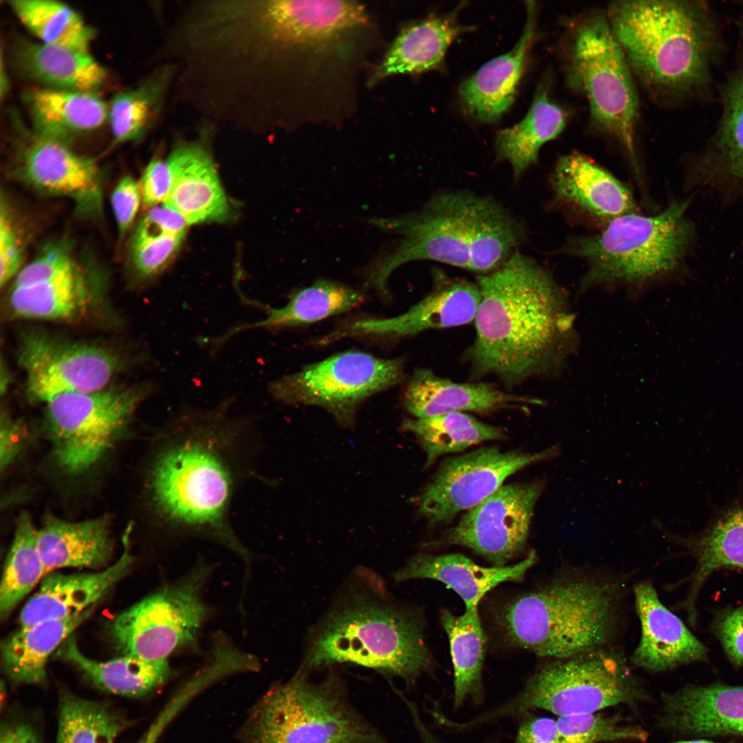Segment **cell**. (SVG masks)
I'll list each match as a JSON object with an SVG mask.
<instances>
[{
	"label": "cell",
	"mask_w": 743,
	"mask_h": 743,
	"mask_svg": "<svg viewBox=\"0 0 743 743\" xmlns=\"http://www.w3.org/2000/svg\"><path fill=\"white\" fill-rule=\"evenodd\" d=\"M232 398L210 409L186 407L171 418L153 461V508L171 533L225 546L248 562L252 554L230 520L231 502L246 471L251 423L230 413Z\"/></svg>",
	"instance_id": "cell-1"
},
{
	"label": "cell",
	"mask_w": 743,
	"mask_h": 743,
	"mask_svg": "<svg viewBox=\"0 0 743 743\" xmlns=\"http://www.w3.org/2000/svg\"><path fill=\"white\" fill-rule=\"evenodd\" d=\"M477 285L476 336L467 356L473 375L512 386L561 374L578 335L566 292L549 272L517 250Z\"/></svg>",
	"instance_id": "cell-2"
},
{
	"label": "cell",
	"mask_w": 743,
	"mask_h": 743,
	"mask_svg": "<svg viewBox=\"0 0 743 743\" xmlns=\"http://www.w3.org/2000/svg\"><path fill=\"white\" fill-rule=\"evenodd\" d=\"M372 222L402 237L365 270V286L383 295L402 264L431 260L484 274L502 265L525 237L522 223L500 203L468 191L441 193L417 211Z\"/></svg>",
	"instance_id": "cell-3"
},
{
	"label": "cell",
	"mask_w": 743,
	"mask_h": 743,
	"mask_svg": "<svg viewBox=\"0 0 743 743\" xmlns=\"http://www.w3.org/2000/svg\"><path fill=\"white\" fill-rule=\"evenodd\" d=\"M301 669L352 663L411 682L433 666L423 625L369 572L352 577L310 634Z\"/></svg>",
	"instance_id": "cell-4"
},
{
	"label": "cell",
	"mask_w": 743,
	"mask_h": 743,
	"mask_svg": "<svg viewBox=\"0 0 743 743\" xmlns=\"http://www.w3.org/2000/svg\"><path fill=\"white\" fill-rule=\"evenodd\" d=\"M620 594L611 580L560 578L506 601L493 618L510 646L563 658L604 648L616 630Z\"/></svg>",
	"instance_id": "cell-5"
},
{
	"label": "cell",
	"mask_w": 743,
	"mask_h": 743,
	"mask_svg": "<svg viewBox=\"0 0 743 743\" xmlns=\"http://www.w3.org/2000/svg\"><path fill=\"white\" fill-rule=\"evenodd\" d=\"M605 16L632 74L651 91L682 92L705 78L708 38L693 6L619 1L608 6Z\"/></svg>",
	"instance_id": "cell-6"
},
{
	"label": "cell",
	"mask_w": 743,
	"mask_h": 743,
	"mask_svg": "<svg viewBox=\"0 0 743 743\" xmlns=\"http://www.w3.org/2000/svg\"><path fill=\"white\" fill-rule=\"evenodd\" d=\"M687 202L662 213L620 216L593 235L579 237L567 252L588 265L580 292L594 286H623L636 292L671 275L679 267L690 237L685 218Z\"/></svg>",
	"instance_id": "cell-7"
},
{
	"label": "cell",
	"mask_w": 743,
	"mask_h": 743,
	"mask_svg": "<svg viewBox=\"0 0 743 743\" xmlns=\"http://www.w3.org/2000/svg\"><path fill=\"white\" fill-rule=\"evenodd\" d=\"M650 700L620 654L604 648L551 659L531 676L511 699L477 716L475 727L542 709L556 715L599 712L621 704L632 709Z\"/></svg>",
	"instance_id": "cell-8"
},
{
	"label": "cell",
	"mask_w": 743,
	"mask_h": 743,
	"mask_svg": "<svg viewBox=\"0 0 743 743\" xmlns=\"http://www.w3.org/2000/svg\"><path fill=\"white\" fill-rule=\"evenodd\" d=\"M300 669L274 686L255 709V743H385L351 704L340 677L314 682Z\"/></svg>",
	"instance_id": "cell-9"
},
{
	"label": "cell",
	"mask_w": 743,
	"mask_h": 743,
	"mask_svg": "<svg viewBox=\"0 0 743 743\" xmlns=\"http://www.w3.org/2000/svg\"><path fill=\"white\" fill-rule=\"evenodd\" d=\"M565 72L569 87L587 101L594 126L621 145L636 169L638 98L633 74L606 16L589 14L572 28Z\"/></svg>",
	"instance_id": "cell-10"
},
{
	"label": "cell",
	"mask_w": 743,
	"mask_h": 743,
	"mask_svg": "<svg viewBox=\"0 0 743 743\" xmlns=\"http://www.w3.org/2000/svg\"><path fill=\"white\" fill-rule=\"evenodd\" d=\"M211 570L199 562L182 578L118 614L109 632L122 655L168 660L175 652L195 645L208 613L202 592Z\"/></svg>",
	"instance_id": "cell-11"
},
{
	"label": "cell",
	"mask_w": 743,
	"mask_h": 743,
	"mask_svg": "<svg viewBox=\"0 0 743 743\" xmlns=\"http://www.w3.org/2000/svg\"><path fill=\"white\" fill-rule=\"evenodd\" d=\"M150 391L148 385L125 389L105 387L63 394L48 400L47 424L58 466L71 474L91 467Z\"/></svg>",
	"instance_id": "cell-12"
},
{
	"label": "cell",
	"mask_w": 743,
	"mask_h": 743,
	"mask_svg": "<svg viewBox=\"0 0 743 743\" xmlns=\"http://www.w3.org/2000/svg\"><path fill=\"white\" fill-rule=\"evenodd\" d=\"M401 358L385 359L360 351H346L303 367L271 382L270 394L291 405H315L343 425L353 422L358 405L369 396L399 383Z\"/></svg>",
	"instance_id": "cell-13"
},
{
	"label": "cell",
	"mask_w": 743,
	"mask_h": 743,
	"mask_svg": "<svg viewBox=\"0 0 743 743\" xmlns=\"http://www.w3.org/2000/svg\"><path fill=\"white\" fill-rule=\"evenodd\" d=\"M559 451L557 445L538 453L482 447L447 458L418 497V510L431 525L451 521L494 493L515 472Z\"/></svg>",
	"instance_id": "cell-14"
},
{
	"label": "cell",
	"mask_w": 743,
	"mask_h": 743,
	"mask_svg": "<svg viewBox=\"0 0 743 743\" xmlns=\"http://www.w3.org/2000/svg\"><path fill=\"white\" fill-rule=\"evenodd\" d=\"M540 481L503 485L464 514L438 544L468 548L493 566L502 567L525 548Z\"/></svg>",
	"instance_id": "cell-15"
},
{
	"label": "cell",
	"mask_w": 743,
	"mask_h": 743,
	"mask_svg": "<svg viewBox=\"0 0 743 743\" xmlns=\"http://www.w3.org/2000/svg\"><path fill=\"white\" fill-rule=\"evenodd\" d=\"M19 359L29 396L45 403L61 394L105 388L118 367L116 357L103 348L38 332L25 336Z\"/></svg>",
	"instance_id": "cell-16"
},
{
	"label": "cell",
	"mask_w": 743,
	"mask_h": 743,
	"mask_svg": "<svg viewBox=\"0 0 743 743\" xmlns=\"http://www.w3.org/2000/svg\"><path fill=\"white\" fill-rule=\"evenodd\" d=\"M656 724L678 734L743 736V686L687 685L660 693Z\"/></svg>",
	"instance_id": "cell-17"
},
{
	"label": "cell",
	"mask_w": 743,
	"mask_h": 743,
	"mask_svg": "<svg viewBox=\"0 0 743 743\" xmlns=\"http://www.w3.org/2000/svg\"><path fill=\"white\" fill-rule=\"evenodd\" d=\"M21 173L34 189L70 198L87 215L102 206V177L96 162L77 154L63 141L39 136L25 151Z\"/></svg>",
	"instance_id": "cell-18"
},
{
	"label": "cell",
	"mask_w": 743,
	"mask_h": 743,
	"mask_svg": "<svg viewBox=\"0 0 743 743\" xmlns=\"http://www.w3.org/2000/svg\"><path fill=\"white\" fill-rule=\"evenodd\" d=\"M634 596L640 622V641L632 662L651 673L708 660V649L660 601L650 582L636 585Z\"/></svg>",
	"instance_id": "cell-19"
},
{
	"label": "cell",
	"mask_w": 743,
	"mask_h": 743,
	"mask_svg": "<svg viewBox=\"0 0 743 743\" xmlns=\"http://www.w3.org/2000/svg\"><path fill=\"white\" fill-rule=\"evenodd\" d=\"M166 160L171 186L164 206L180 215L187 224L228 217V200L213 160L202 142H178Z\"/></svg>",
	"instance_id": "cell-20"
},
{
	"label": "cell",
	"mask_w": 743,
	"mask_h": 743,
	"mask_svg": "<svg viewBox=\"0 0 743 743\" xmlns=\"http://www.w3.org/2000/svg\"><path fill=\"white\" fill-rule=\"evenodd\" d=\"M526 8V23L513 49L486 63L460 87L464 109L477 120H497L515 100L536 32L537 6L529 1Z\"/></svg>",
	"instance_id": "cell-21"
},
{
	"label": "cell",
	"mask_w": 743,
	"mask_h": 743,
	"mask_svg": "<svg viewBox=\"0 0 743 743\" xmlns=\"http://www.w3.org/2000/svg\"><path fill=\"white\" fill-rule=\"evenodd\" d=\"M665 535L682 546L693 557L696 567L682 583L688 592L678 607L687 615L689 623L697 622L696 605L702 588L709 577L724 568L743 569V504L731 506L719 513L699 533L681 537L655 524Z\"/></svg>",
	"instance_id": "cell-22"
},
{
	"label": "cell",
	"mask_w": 743,
	"mask_h": 743,
	"mask_svg": "<svg viewBox=\"0 0 743 743\" xmlns=\"http://www.w3.org/2000/svg\"><path fill=\"white\" fill-rule=\"evenodd\" d=\"M556 200L607 224L636 212L629 190L609 172L579 153L562 156L552 173Z\"/></svg>",
	"instance_id": "cell-23"
},
{
	"label": "cell",
	"mask_w": 743,
	"mask_h": 743,
	"mask_svg": "<svg viewBox=\"0 0 743 743\" xmlns=\"http://www.w3.org/2000/svg\"><path fill=\"white\" fill-rule=\"evenodd\" d=\"M481 299L479 286L451 281L434 289L405 313L384 319L360 320L348 332L387 337L413 336L427 330L462 325L475 319Z\"/></svg>",
	"instance_id": "cell-24"
},
{
	"label": "cell",
	"mask_w": 743,
	"mask_h": 743,
	"mask_svg": "<svg viewBox=\"0 0 743 743\" xmlns=\"http://www.w3.org/2000/svg\"><path fill=\"white\" fill-rule=\"evenodd\" d=\"M133 563L128 546L113 564L91 573L63 574L50 572L40 582L39 590L21 610V627L78 615L95 605L122 579Z\"/></svg>",
	"instance_id": "cell-25"
},
{
	"label": "cell",
	"mask_w": 743,
	"mask_h": 743,
	"mask_svg": "<svg viewBox=\"0 0 743 743\" xmlns=\"http://www.w3.org/2000/svg\"><path fill=\"white\" fill-rule=\"evenodd\" d=\"M535 551L521 561L502 567H483L458 553L432 555L418 553L394 574L401 582L412 579L438 581L463 600L465 610L477 609L482 599L500 583L521 581L536 561Z\"/></svg>",
	"instance_id": "cell-26"
},
{
	"label": "cell",
	"mask_w": 743,
	"mask_h": 743,
	"mask_svg": "<svg viewBox=\"0 0 743 743\" xmlns=\"http://www.w3.org/2000/svg\"><path fill=\"white\" fill-rule=\"evenodd\" d=\"M404 402L416 418L467 411L491 412L539 404L534 398L506 393L489 383H455L428 369L414 372L405 390Z\"/></svg>",
	"instance_id": "cell-27"
},
{
	"label": "cell",
	"mask_w": 743,
	"mask_h": 743,
	"mask_svg": "<svg viewBox=\"0 0 743 743\" xmlns=\"http://www.w3.org/2000/svg\"><path fill=\"white\" fill-rule=\"evenodd\" d=\"M37 548L47 572L65 567L107 566L113 556L109 518L80 521L46 517L37 531Z\"/></svg>",
	"instance_id": "cell-28"
},
{
	"label": "cell",
	"mask_w": 743,
	"mask_h": 743,
	"mask_svg": "<svg viewBox=\"0 0 743 743\" xmlns=\"http://www.w3.org/2000/svg\"><path fill=\"white\" fill-rule=\"evenodd\" d=\"M457 12L429 17L404 28L376 66L369 83L399 74H417L439 67L447 49L464 31Z\"/></svg>",
	"instance_id": "cell-29"
},
{
	"label": "cell",
	"mask_w": 743,
	"mask_h": 743,
	"mask_svg": "<svg viewBox=\"0 0 743 743\" xmlns=\"http://www.w3.org/2000/svg\"><path fill=\"white\" fill-rule=\"evenodd\" d=\"M94 605L74 616L20 627L6 638L1 656L8 679L15 685H45L50 656L91 616Z\"/></svg>",
	"instance_id": "cell-30"
},
{
	"label": "cell",
	"mask_w": 743,
	"mask_h": 743,
	"mask_svg": "<svg viewBox=\"0 0 743 743\" xmlns=\"http://www.w3.org/2000/svg\"><path fill=\"white\" fill-rule=\"evenodd\" d=\"M549 89V82L544 79L524 118L496 136L497 160L509 163L515 181L537 161L541 147L556 138L567 124L566 111L550 99Z\"/></svg>",
	"instance_id": "cell-31"
},
{
	"label": "cell",
	"mask_w": 743,
	"mask_h": 743,
	"mask_svg": "<svg viewBox=\"0 0 743 743\" xmlns=\"http://www.w3.org/2000/svg\"><path fill=\"white\" fill-rule=\"evenodd\" d=\"M55 655L76 667L96 687L125 697H142L163 685L171 675L168 660L151 661L128 655L105 662L91 659L80 651L73 635Z\"/></svg>",
	"instance_id": "cell-32"
},
{
	"label": "cell",
	"mask_w": 743,
	"mask_h": 743,
	"mask_svg": "<svg viewBox=\"0 0 743 743\" xmlns=\"http://www.w3.org/2000/svg\"><path fill=\"white\" fill-rule=\"evenodd\" d=\"M360 292L330 280H318L294 292L288 302L279 308H268L263 320L234 326L213 338L220 347L235 334L255 328L277 329L310 324L332 315L348 312L361 304Z\"/></svg>",
	"instance_id": "cell-33"
},
{
	"label": "cell",
	"mask_w": 743,
	"mask_h": 743,
	"mask_svg": "<svg viewBox=\"0 0 743 743\" xmlns=\"http://www.w3.org/2000/svg\"><path fill=\"white\" fill-rule=\"evenodd\" d=\"M18 69L51 88L94 92L105 82V69L89 52L22 42L14 50Z\"/></svg>",
	"instance_id": "cell-34"
},
{
	"label": "cell",
	"mask_w": 743,
	"mask_h": 743,
	"mask_svg": "<svg viewBox=\"0 0 743 743\" xmlns=\"http://www.w3.org/2000/svg\"><path fill=\"white\" fill-rule=\"evenodd\" d=\"M26 99L34 125L44 138L63 141L98 128L108 118L109 107L94 92L41 88L28 92Z\"/></svg>",
	"instance_id": "cell-35"
},
{
	"label": "cell",
	"mask_w": 743,
	"mask_h": 743,
	"mask_svg": "<svg viewBox=\"0 0 743 743\" xmlns=\"http://www.w3.org/2000/svg\"><path fill=\"white\" fill-rule=\"evenodd\" d=\"M440 621L449 638L453 666V710L469 698L480 703L484 698L482 669L486 636L478 609L465 610L461 615L442 610Z\"/></svg>",
	"instance_id": "cell-36"
},
{
	"label": "cell",
	"mask_w": 743,
	"mask_h": 743,
	"mask_svg": "<svg viewBox=\"0 0 743 743\" xmlns=\"http://www.w3.org/2000/svg\"><path fill=\"white\" fill-rule=\"evenodd\" d=\"M89 286L78 265L46 281L13 287L9 304L12 312L21 318L71 319L87 308L91 300Z\"/></svg>",
	"instance_id": "cell-37"
},
{
	"label": "cell",
	"mask_w": 743,
	"mask_h": 743,
	"mask_svg": "<svg viewBox=\"0 0 743 743\" xmlns=\"http://www.w3.org/2000/svg\"><path fill=\"white\" fill-rule=\"evenodd\" d=\"M404 431L413 433L426 453L425 467L438 457L464 451L489 440H502L505 433L497 427L484 423L471 415L454 412L424 418L405 419Z\"/></svg>",
	"instance_id": "cell-38"
},
{
	"label": "cell",
	"mask_w": 743,
	"mask_h": 743,
	"mask_svg": "<svg viewBox=\"0 0 743 743\" xmlns=\"http://www.w3.org/2000/svg\"><path fill=\"white\" fill-rule=\"evenodd\" d=\"M187 224L164 206L151 208L133 235L132 262L138 275L149 279L161 272L179 249Z\"/></svg>",
	"instance_id": "cell-39"
},
{
	"label": "cell",
	"mask_w": 743,
	"mask_h": 743,
	"mask_svg": "<svg viewBox=\"0 0 743 743\" xmlns=\"http://www.w3.org/2000/svg\"><path fill=\"white\" fill-rule=\"evenodd\" d=\"M9 5L41 43L89 52L94 31L68 6L52 0H12Z\"/></svg>",
	"instance_id": "cell-40"
},
{
	"label": "cell",
	"mask_w": 743,
	"mask_h": 743,
	"mask_svg": "<svg viewBox=\"0 0 743 743\" xmlns=\"http://www.w3.org/2000/svg\"><path fill=\"white\" fill-rule=\"evenodd\" d=\"M37 531L30 515L21 513L7 555L0 586V616L6 619L47 574L37 548Z\"/></svg>",
	"instance_id": "cell-41"
},
{
	"label": "cell",
	"mask_w": 743,
	"mask_h": 743,
	"mask_svg": "<svg viewBox=\"0 0 743 743\" xmlns=\"http://www.w3.org/2000/svg\"><path fill=\"white\" fill-rule=\"evenodd\" d=\"M128 723L109 705L65 693L60 699L56 743H114Z\"/></svg>",
	"instance_id": "cell-42"
},
{
	"label": "cell",
	"mask_w": 743,
	"mask_h": 743,
	"mask_svg": "<svg viewBox=\"0 0 743 743\" xmlns=\"http://www.w3.org/2000/svg\"><path fill=\"white\" fill-rule=\"evenodd\" d=\"M175 72V65L171 63L140 87L114 96L108 118L115 142L136 139L144 132L158 110Z\"/></svg>",
	"instance_id": "cell-43"
},
{
	"label": "cell",
	"mask_w": 743,
	"mask_h": 743,
	"mask_svg": "<svg viewBox=\"0 0 743 743\" xmlns=\"http://www.w3.org/2000/svg\"><path fill=\"white\" fill-rule=\"evenodd\" d=\"M559 743H604L632 741L645 743L649 732L624 721L618 715L600 712L559 716L556 720Z\"/></svg>",
	"instance_id": "cell-44"
},
{
	"label": "cell",
	"mask_w": 743,
	"mask_h": 743,
	"mask_svg": "<svg viewBox=\"0 0 743 743\" xmlns=\"http://www.w3.org/2000/svg\"><path fill=\"white\" fill-rule=\"evenodd\" d=\"M718 138V148L728 170L743 180V70L728 89Z\"/></svg>",
	"instance_id": "cell-45"
},
{
	"label": "cell",
	"mask_w": 743,
	"mask_h": 743,
	"mask_svg": "<svg viewBox=\"0 0 743 743\" xmlns=\"http://www.w3.org/2000/svg\"><path fill=\"white\" fill-rule=\"evenodd\" d=\"M77 266L66 248L60 246H52L20 270L16 275L13 287L26 286L46 281L72 270Z\"/></svg>",
	"instance_id": "cell-46"
},
{
	"label": "cell",
	"mask_w": 743,
	"mask_h": 743,
	"mask_svg": "<svg viewBox=\"0 0 743 743\" xmlns=\"http://www.w3.org/2000/svg\"><path fill=\"white\" fill-rule=\"evenodd\" d=\"M710 628L731 664L743 666V604L717 610Z\"/></svg>",
	"instance_id": "cell-47"
},
{
	"label": "cell",
	"mask_w": 743,
	"mask_h": 743,
	"mask_svg": "<svg viewBox=\"0 0 743 743\" xmlns=\"http://www.w3.org/2000/svg\"><path fill=\"white\" fill-rule=\"evenodd\" d=\"M23 253L12 224L6 204L1 200L0 213V284L3 287L21 270Z\"/></svg>",
	"instance_id": "cell-48"
},
{
	"label": "cell",
	"mask_w": 743,
	"mask_h": 743,
	"mask_svg": "<svg viewBox=\"0 0 743 743\" xmlns=\"http://www.w3.org/2000/svg\"><path fill=\"white\" fill-rule=\"evenodd\" d=\"M141 198L140 185L132 177L125 176L118 182L111 195V204L120 237L131 226Z\"/></svg>",
	"instance_id": "cell-49"
},
{
	"label": "cell",
	"mask_w": 743,
	"mask_h": 743,
	"mask_svg": "<svg viewBox=\"0 0 743 743\" xmlns=\"http://www.w3.org/2000/svg\"><path fill=\"white\" fill-rule=\"evenodd\" d=\"M171 186V174L166 160H151L142 175L140 189L146 206H156L166 199Z\"/></svg>",
	"instance_id": "cell-50"
},
{
	"label": "cell",
	"mask_w": 743,
	"mask_h": 743,
	"mask_svg": "<svg viewBox=\"0 0 743 743\" xmlns=\"http://www.w3.org/2000/svg\"><path fill=\"white\" fill-rule=\"evenodd\" d=\"M523 715L513 743H559L556 720L530 712Z\"/></svg>",
	"instance_id": "cell-51"
},
{
	"label": "cell",
	"mask_w": 743,
	"mask_h": 743,
	"mask_svg": "<svg viewBox=\"0 0 743 743\" xmlns=\"http://www.w3.org/2000/svg\"><path fill=\"white\" fill-rule=\"evenodd\" d=\"M0 743H42L39 733L29 723L6 721L1 724Z\"/></svg>",
	"instance_id": "cell-52"
},
{
	"label": "cell",
	"mask_w": 743,
	"mask_h": 743,
	"mask_svg": "<svg viewBox=\"0 0 743 743\" xmlns=\"http://www.w3.org/2000/svg\"><path fill=\"white\" fill-rule=\"evenodd\" d=\"M182 709L180 702L170 700L136 743H156L166 726Z\"/></svg>",
	"instance_id": "cell-53"
},
{
	"label": "cell",
	"mask_w": 743,
	"mask_h": 743,
	"mask_svg": "<svg viewBox=\"0 0 743 743\" xmlns=\"http://www.w3.org/2000/svg\"><path fill=\"white\" fill-rule=\"evenodd\" d=\"M20 427L5 420L1 429V466H7L17 454L20 443Z\"/></svg>",
	"instance_id": "cell-54"
},
{
	"label": "cell",
	"mask_w": 743,
	"mask_h": 743,
	"mask_svg": "<svg viewBox=\"0 0 743 743\" xmlns=\"http://www.w3.org/2000/svg\"><path fill=\"white\" fill-rule=\"evenodd\" d=\"M673 743H722V742H713V741L708 740H704V739H698V740H680V741H676V742H673ZM726 743H733V742H726Z\"/></svg>",
	"instance_id": "cell-55"
},
{
	"label": "cell",
	"mask_w": 743,
	"mask_h": 743,
	"mask_svg": "<svg viewBox=\"0 0 743 743\" xmlns=\"http://www.w3.org/2000/svg\"><path fill=\"white\" fill-rule=\"evenodd\" d=\"M432 743H445V742H443V741H442V740H440V739H435V740H433V742H432Z\"/></svg>",
	"instance_id": "cell-56"
}]
</instances>
